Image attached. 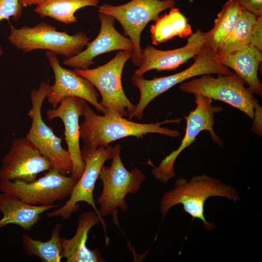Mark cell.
I'll return each instance as SVG.
<instances>
[{"label":"cell","instance_id":"1","mask_svg":"<svg viewBox=\"0 0 262 262\" xmlns=\"http://www.w3.org/2000/svg\"><path fill=\"white\" fill-rule=\"evenodd\" d=\"M103 115H97L86 102L80 126V139L83 144L82 149L93 150L98 147H106L111 142L128 136L144 138L147 133H155L171 137L180 135L178 130L162 127L166 123H180L181 118L166 119L151 123H139L128 120L115 110L106 108Z\"/></svg>","mask_w":262,"mask_h":262},{"label":"cell","instance_id":"2","mask_svg":"<svg viewBox=\"0 0 262 262\" xmlns=\"http://www.w3.org/2000/svg\"><path fill=\"white\" fill-rule=\"evenodd\" d=\"M213 196L224 197L234 201L240 199L235 189L217 179L204 174L195 175L189 181L180 178L176 180L173 189L166 191L162 197L160 211L163 219L173 206L181 204L185 212L193 218L200 219L206 229L212 230L215 226L214 223L206 221L204 215V206L206 200Z\"/></svg>","mask_w":262,"mask_h":262},{"label":"cell","instance_id":"3","mask_svg":"<svg viewBox=\"0 0 262 262\" xmlns=\"http://www.w3.org/2000/svg\"><path fill=\"white\" fill-rule=\"evenodd\" d=\"M231 72L220 62L216 51L206 44L195 57L193 64L179 73L151 80H147L143 76L133 74L131 78V82L139 90L140 96L134 111L129 116V119L135 117L141 120L144 110L154 98L185 81L205 74L227 75Z\"/></svg>","mask_w":262,"mask_h":262},{"label":"cell","instance_id":"4","mask_svg":"<svg viewBox=\"0 0 262 262\" xmlns=\"http://www.w3.org/2000/svg\"><path fill=\"white\" fill-rule=\"evenodd\" d=\"M121 148L119 144L113 147L110 166L103 165L101 169L98 179L102 181V190L96 201L100 215H112L113 222L118 226V208L123 212L127 211L126 196L137 193L146 179L140 169L134 168L129 171L125 168L121 158Z\"/></svg>","mask_w":262,"mask_h":262},{"label":"cell","instance_id":"5","mask_svg":"<svg viewBox=\"0 0 262 262\" xmlns=\"http://www.w3.org/2000/svg\"><path fill=\"white\" fill-rule=\"evenodd\" d=\"M8 38L14 46L24 52L48 50L66 59L80 53L89 41L84 32L69 35L66 31H58L55 27L46 22L39 23L33 27L23 26L18 29L11 25Z\"/></svg>","mask_w":262,"mask_h":262},{"label":"cell","instance_id":"6","mask_svg":"<svg viewBox=\"0 0 262 262\" xmlns=\"http://www.w3.org/2000/svg\"><path fill=\"white\" fill-rule=\"evenodd\" d=\"M245 82L236 73L218 75L217 78L205 74L183 82L180 90L186 93L199 94L212 99L226 102L246 114L252 120L254 108L258 102L254 94L245 86Z\"/></svg>","mask_w":262,"mask_h":262},{"label":"cell","instance_id":"7","mask_svg":"<svg viewBox=\"0 0 262 262\" xmlns=\"http://www.w3.org/2000/svg\"><path fill=\"white\" fill-rule=\"evenodd\" d=\"M50 86L49 81L42 82L37 90L31 91L32 108L28 115L32 119V124L26 137L35 145L52 168L66 175L72 170L69 152L63 147L61 138L45 123L41 115L43 102L50 90Z\"/></svg>","mask_w":262,"mask_h":262},{"label":"cell","instance_id":"8","mask_svg":"<svg viewBox=\"0 0 262 262\" xmlns=\"http://www.w3.org/2000/svg\"><path fill=\"white\" fill-rule=\"evenodd\" d=\"M175 4L174 0H131L118 6L102 4L98 12L112 16L121 24L124 34L133 45L131 61L138 67L143 50L140 44L142 32L150 21H156L161 12Z\"/></svg>","mask_w":262,"mask_h":262},{"label":"cell","instance_id":"9","mask_svg":"<svg viewBox=\"0 0 262 262\" xmlns=\"http://www.w3.org/2000/svg\"><path fill=\"white\" fill-rule=\"evenodd\" d=\"M132 52L131 50H120L105 64L93 69L75 70L98 89L101 96L100 103L102 106L115 110L123 117L131 115L136 106L127 97L121 82L124 66Z\"/></svg>","mask_w":262,"mask_h":262},{"label":"cell","instance_id":"10","mask_svg":"<svg viewBox=\"0 0 262 262\" xmlns=\"http://www.w3.org/2000/svg\"><path fill=\"white\" fill-rule=\"evenodd\" d=\"M113 147L101 146L93 150L81 149L85 164L83 172L74 186L67 201L60 208L47 214L48 217L60 216L63 219H69L74 213L79 211L80 202H85L91 206L97 214L104 232L105 243H109L107 235L105 222L100 215L94 200L93 191L99 172L105 162L112 157Z\"/></svg>","mask_w":262,"mask_h":262},{"label":"cell","instance_id":"11","mask_svg":"<svg viewBox=\"0 0 262 262\" xmlns=\"http://www.w3.org/2000/svg\"><path fill=\"white\" fill-rule=\"evenodd\" d=\"M194 96L196 107L185 116L186 128L180 146L163 159L158 166L152 170L154 177L161 182L166 183L175 177L174 163L176 159L185 148L195 142L201 131H208L212 140L219 147H223V142L215 133L213 126L214 114L222 111L223 108L213 106V99L207 97L196 94Z\"/></svg>","mask_w":262,"mask_h":262},{"label":"cell","instance_id":"12","mask_svg":"<svg viewBox=\"0 0 262 262\" xmlns=\"http://www.w3.org/2000/svg\"><path fill=\"white\" fill-rule=\"evenodd\" d=\"M77 181L51 168L44 176L30 182L0 179V190L32 205H53L70 196Z\"/></svg>","mask_w":262,"mask_h":262},{"label":"cell","instance_id":"13","mask_svg":"<svg viewBox=\"0 0 262 262\" xmlns=\"http://www.w3.org/2000/svg\"><path fill=\"white\" fill-rule=\"evenodd\" d=\"M52 168L35 145L25 137L14 139L3 157L0 179L32 182L37 175Z\"/></svg>","mask_w":262,"mask_h":262},{"label":"cell","instance_id":"14","mask_svg":"<svg viewBox=\"0 0 262 262\" xmlns=\"http://www.w3.org/2000/svg\"><path fill=\"white\" fill-rule=\"evenodd\" d=\"M46 55L54 74V83L50 86L46 98L53 109L58 107L64 98L73 96L88 102L98 112L105 113L106 108L98 101V93L88 80L79 76L75 70L63 67L58 57L51 52L47 51Z\"/></svg>","mask_w":262,"mask_h":262},{"label":"cell","instance_id":"15","mask_svg":"<svg viewBox=\"0 0 262 262\" xmlns=\"http://www.w3.org/2000/svg\"><path fill=\"white\" fill-rule=\"evenodd\" d=\"M206 32L196 30L188 37L186 44L180 48L162 50L147 45L142 50L141 62L134 74L143 76L147 72L172 70L195 57L206 44Z\"/></svg>","mask_w":262,"mask_h":262},{"label":"cell","instance_id":"16","mask_svg":"<svg viewBox=\"0 0 262 262\" xmlns=\"http://www.w3.org/2000/svg\"><path fill=\"white\" fill-rule=\"evenodd\" d=\"M86 101L76 97L64 98L58 107L47 111L49 120L59 118L63 122L65 140L67 146L72 163L71 176L79 180L82 175L85 167L80 146V126L79 118L83 115Z\"/></svg>","mask_w":262,"mask_h":262},{"label":"cell","instance_id":"17","mask_svg":"<svg viewBox=\"0 0 262 262\" xmlns=\"http://www.w3.org/2000/svg\"><path fill=\"white\" fill-rule=\"evenodd\" d=\"M100 28L98 36L88 43L84 50L65 59L63 64L76 69H87L95 63L94 59L103 53L114 50H133L131 40L119 33L114 26L115 18L99 13Z\"/></svg>","mask_w":262,"mask_h":262},{"label":"cell","instance_id":"18","mask_svg":"<svg viewBox=\"0 0 262 262\" xmlns=\"http://www.w3.org/2000/svg\"><path fill=\"white\" fill-rule=\"evenodd\" d=\"M100 222L94 210L82 213L80 215L76 231L73 237H60L62 256L66 262H104L105 260L97 249L92 250L86 243L90 229Z\"/></svg>","mask_w":262,"mask_h":262},{"label":"cell","instance_id":"19","mask_svg":"<svg viewBox=\"0 0 262 262\" xmlns=\"http://www.w3.org/2000/svg\"><path fill=\"white\" fill-rule=\"evenodd\" d=\"M250 44L262 50V16H256L241 7L235 27L216 51L218 59L221 61Z\"/></svg>","mask_w":262,"mask_h":262},{"label":"cell","instance_id":"20","mask_svg":"<svg viewBox=\"0 0 262 262\" xmlns=\"http://www.w3.org/2000/svg\"><path fill=\"white\" fill-rule=\"evenodd\" d=\"M61 205H34L18 198L1 192L0 193V212L3 217L0 219V229L9 224L20 226L30 230L38 222L44 212L60 207Z\"/></svg>","mask_w":262,"mask_h":262},{"label":"cell","instance_id":"21","mask_svg":"<svg viewBox=\"0 0 262 262\" xmlns=\"http://www.w3.org/2000/svg\"><path fill=\"white\" fill-rule=\"evenodd\" d=\"M262 61V50L252 45L236 50L220 62L225 66L233 69L248 85L255 94L262 96V84L258 77L259 66Z\"/></svg>","mask_w":262,"mask_h":262},{"label":"cell","instance_id":"22","mask_svg":"<svg viewBox=\"0 0 262 262\" xmlns=\"http://www.w3.org/2000/svg\"><path fill=\"white\" fill-rule=\"evenodd\" d=\"M153 45H158L176 36L186 38L193 31L186 17L180 10L172 7L168 13L159 16L150 28Z\"/></svg>","mask_w":262,"mask_h":262},{"label":"cell","instance_id":"23","mask_svg":"<svg viewBox=\"0 0 262 262\" xmlns=\"http://www.w3.org/2000/svg\"><path fill=\"white\" fill-rule=\"evenodd\" d=\"M241 6L238 0H229L217 14L213 28L206 32V44L217 51L235 27Z\"/></svg>","mask_w":262,"mask_h":262},{"label":"cell","instance_id":"24","mask_svg":"<svg viewBox=\"0 0 262 262\" xmlns=\"http://www.w3.org/2000/svg\"><path fill=\"white\" fill-rule=\"evenodd\" d=\"M98 0H47L37 5L34 12L41 17H49L69 24L78 21L76 12L87 6H97Z\"/></svg>","mask_w":262,"mask_h":262},{"label":"cell","instance_id":"25","mask_svg":"<svg viewBox=\"0 0 262 262\" xmlns=\"http://www.w3.org/2000/svg\"><path fill=\"white\" fill-rule=\"evenodd\" d=\"M61 224L55 225L50 238L42 242L35 240L26 233L22 235V246L28 255L36 256L44 262H60L63 258L60 240Z\"/></svg>","mask_w":262,"mask_h":262},{"label":"cell","instance_id":"26","mask_svg":"<svg viewBox=\"0 0 262 262\" xmlns=\"http://www.w3.org/2000/svg\"><path fill=\"white\" fill-rule=\"evenodd\" d=\"M22 8L19 0H0V22L4 19L9 21L10 17L17 21L21 17Z\"/></svg>","mask_w":262,"mask_h":262},{"label":"cell","instance_id":"27","mask_svg":"<svg viewBox=\"0 0 262 262\" xmlns=\"http://www.w3.org/2000/svg\"><path fill=\"white\" fill-rule=\"evenodd\" d=\"M241 6L256 16H262V0H238Z\"/></svg>","mask_w":262,"mask_h":262},{"label":"cell","instance_id":"28","mask_svg":"<svg viewBox=\"0 0 262 262\" xmlns=\"http://www.w3.org/2000/svg\"><path fill=\"white\" fill-rule=\"evenodd\" d=\"M262 108L257 102L254 108L253 124L252 130L260 136L262 135Z\"/></svg>","mask_w":262,"mask_h":262},{"label":"cell","instance_id":"29","mask_svg":"<svg viewBox=\"0 0 262 262\" xmlns=\"http://www.w3.org/2000/svg\"><path fill=\"white\" fill-rule=\"evenodd\" d=\"M47 0H19V2L22 7H30L33 5L37 6Z\"/></svg>","mask_w":262,"mask_h":262},{"label":"cell","instance_id":"30","mask_svg":"<svg viewBox=\"0 0 262 262\" xmlns=\"http://www.w3.org/2000/svg\"><path fill=\"white\" fill-rule=\"evenodd\" d=\"M3 50L1 46H0V57L3 54Z\"/></svg>","mask_w":262,"mask_h":262}]
</instances>
